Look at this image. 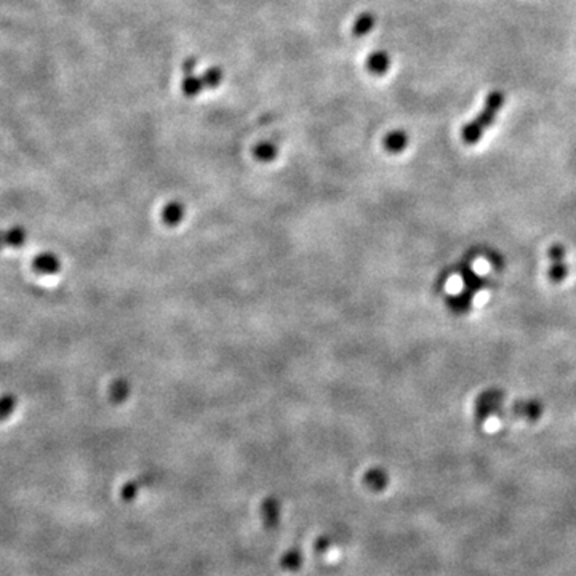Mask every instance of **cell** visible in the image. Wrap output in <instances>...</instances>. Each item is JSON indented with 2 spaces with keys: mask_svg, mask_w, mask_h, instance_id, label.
<instances>
[{
  "mask_svg": "<svg viewBox=\"0 0 576 576\" xmlns=\"http://www.w3.org/2000/svg\"><path fill=\"white\" fill-rule=\"evenodd\" d=\"M389 66H391V60H389V55L386 51H376V53H372V55L368 56L367 60V67L370 72H373V74H384L389 69Z\"/></svg>",
  "mask_w": 576,
  "mask_h": 576,
  "instance_id": "2",
  "label": "cell"
},
{
  "mask_svg": "<svg viewBox=\"0 0 576 576\" xmlns=\"http://www.w3.org/2000/svg\"><path fill=\"white\" fill-rule=\"evenodd\" d=\"M504 101H506V96L499 90L492 91V93L487 96L482 110H480L469 123H466L463 127V139L466 144L479 143V139L482 138L485 130L494 122L496 114L504 106Z\"/></svg>",
  "mask_w": 576,
  "mask_h": 576,
  "instance_id": "1",
  "label": "cell"
},
{
  "mask_svg": "<svg viewBox=\"0 0 576 576\" xmlns=\"http://www.w3.org/2000/svg\"><path fill=\"white\" fill-rule=\"evenodd\" d=\"M373 24H374V19L372 14H362V16H359L357 21H355L354 31L355 34H359V36H363V34L372 31Z\"/></svg>",
  "mask_w": 576,
  "mask_h": 576,
  "instance_id": "3",
  "label": "cell"
}]
</instances>
